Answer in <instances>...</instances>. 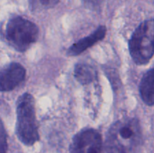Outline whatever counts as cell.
Listing matches in <instances>:
<instances>
[{"label":"cell","mask_w":154,"mask_h":153,"mask_svg":"<svg viewBox=\"0 0 154 153\" xmlns=\"http://www.w3.org/2000/svg\"><path fill=\"white\" fill-rule=\"evenodd\" d=\"M141 143V130L135 118H123L114 122L107 134L108 153H135Z\"/></svg>","instance_id":"cell-1"},{"label":"cell","mask_w":154,"mask_h":153,"mask_svg":"<svg viewBox=\"0 0 154 153\" xmlns=\"http://www.w3.org/2000/svg\"><path fill=\"white\" fill-rule=\"evenodd\" d=\"M16 133L25 145L32 146L39 140L35 100L29 93L23 94L17 100Z\"/></svg>","instance_id":"cell-2"},{"label":"cell","mask_w":154,"mask_h":153,"mask_svg":"<svg viewBox=\"0 0 154 153\" xmlns=\"http://www.w3.org/2000/svg\"><path fill=\"white\" fill-rule=\"evenodd\" d=\"M132 59L137 64H145L154 55V18L141 22L129 42Z\"/></svg>","instance_id":"cell-3"},{"label":"cell","mask_w":154,"mask_h":153,"mask_svg":"<svg viewBox=\"0 0 154 153\" xmlns=\"http://www.w3.org/2000/svg\"><path fill=\"white\" fill-rule=\"evenodd\" d=\"M5 35L12 46L20 52H24L36 42L38 38V28L32 21L16 16L7 23Z\"/></svg>","instance_id":"cell-4"},{"label":"cell","mask_w":154,"mask_h":153,"mask_svg":"<svg viewBox=\"0 0 154 153\" xmlns=\"http://www.w3.org/2000/svg\"><path fill=\"white\" fill-rule=\"evenodd\" d=\"M72 153H103L102 139L94 129H86L74 136L70 146Z\"/></svg>","instance_id":"cell-5"},{"label":"cell","mask_w":154,"mask_h":153,"mask_svg":"<svg viewBox=\"0 0 154 153\" xmlns=\"http://www.w3.org/2000/svg\"><path fill=\"white\" fill-rule=\"evenodd\" d=\"M26 76V70L20 64L13 62L0 71V91L8 92L16 88Z\"/></svg>","instance_id":"cell-6"},{"label":"cell","mask_w":154,"mask_h":153,"mask_svg":"<svg viewBox=\"0 0 154 153\" xmlns=\"http://www.w3.org/2000/svg\"><path fill=\"white\" fill-rule=\"evenodd\" d=\"M106 27L104 26H100L90 35L81 39L78 42L72 45L68 50L67 54L70 56L79 55L89 47L93 46L98 41L102 40L106 34Z\"/></svg>","instance_id":"cell-7"},{"label":"cell","mask_w":154,"mask_h":153,"mask_svg":"<svg viewBox=\"0 0 154 153\" xmlns=\"http://www.w3.org/2000/svg\"><path fill=\"white\" fill-rule=\"evenodd\" d=\"M139 91L143 101L149 106L154 104V68L144 74L139 86Z\"/></svg>","instance_id":"cell-8"},{"label":"cell","mask_w":154,"mask_h":153,"mask_svg":"<svg viewBox=\"0 0 154 153\" xmlns=\"http://www.w3.org/2000/svg\"><path fill=\"white\" fill-rule=\"evenodd\" d=\"M75 76L81 83L87 84L96 79V71L90 64H78L75 68Z\"/></svg>","instance_id":"cell-9"},{"label":"cell","mask_w":154,"mask_h":153,"mask_svg":"<svg viewBox=\"0 0 154 153\" xmlns=\"http://www.w3.org/2000/svg\"><path fill=\"white\" fill-rule=\"evenodd\" d=\"M60 0H30V4L35 8H54Z\"/></svg>","instance_id":"cell-10"},{"label":"cell","mask_w":154,"mask_h":153,"mask_svg":"<svg viewBox=\"0 0 154 153\" xmlns=\"http://www.w3.org/2000/svg\"><path fill=\"white\" fill-rule=\"evenodd\" d=\"M7 134L4 124L0 118V153H7Z\"/></svg>","instance_id":"cell-11"},{"label":"cell","mask_w":154,"mask_h":153,"mask_svg":"<svg viewBox=\"0 0 154 153\" xmlns=\"http://www.w3.org/2000/svg\"><path fill=\"white\" fill-rule=\"evenodd\" d=\"M84 1L86 4H89V5L93 8L99 5V2H100V0H84Z\"/></svg>","instance_id":"cell-12"}]
</instances>
